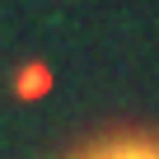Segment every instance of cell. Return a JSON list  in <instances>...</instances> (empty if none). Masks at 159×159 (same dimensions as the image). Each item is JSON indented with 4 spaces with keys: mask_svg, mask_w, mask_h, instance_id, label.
Returning <instances> with one entry per match:
<instances>
[{
    "mask_svg": "<svg viewBox=\"0 0 159 159\" xmlns=\"http://www.w3.org/2000/svg\"><path fill=\"white\" fill-rule=\"evenodd\" d=\"M70 159H159V136L150 131H122V136H103L94 145H84Z\"/></svg>",
    "mask_w": 159,
    "mask_h": 159,
    "instance_id": "6da1fadb",
    "label": "cell"
}]
</instances>
